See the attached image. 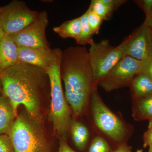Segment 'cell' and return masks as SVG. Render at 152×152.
<instances>
[{
    "label": "cell",
    "instance_id": "obj_26",
    "mask_svg": "<svg viewBox=\"0 0 152 152\" xmlns=\"http://www.w3.org/2000/svg\"><path fill=\"white\" fill-rule=\"evenodd\" d=\"M144 148L149 147L152 148V127L148 128V130L144 135Z\"/></svg>",
    "mask_w": 152,
    "mask_h": 152
},
{
    "label": "cell",
    "instance_id": "obj_14",
    "mask_svg": "<svg viewBox=\"0 0 152 152\" xmlns=\"http://www.w3.org/2000/svg\"><path fill=\"white\" fill-rule=\"evenodd\" d=\"M71 136L75 146L80 151H83L89 139L88 129L85 125L77 120H72L70 126Z\"/></svg>",
    "mask_w": 152,
    "mask_h": 152
},
{
    "label": "cell",
    "instance_id": "obj_21",
    "mask_svg": "<svg viewBox=\"0 0 152 152\" xmlns=\"http://www.w3.org/2000/svg\"><path fill=\"white\" fill-rule=\"evenodd\" d=\"M110 149L107 142L101 137H96L91 143L88 152H109Z\"/></svg>",
    "mask_w": 152,
    "mask_h": 152
},
{
    "label": "cell",
    "instance_id": "obj_7",
    "mask_svg": "<svg viewBox=\"0 0 152 152\" xmlns=\"http://www.w3.org/2000/svg\"><path fill=\"white\" fill-rule=\"evenodd\" d=\"M39 12L33 11L23 1H13L0 9V26L6 34L20 31L35 20Z\"/></svg>",
    "mask_w": 152,
    "mask_h": 152
},
{
    "label": "cell",
    "instance_id": "obj_18",
    "mask_svg": "<svg viewBox=\"0 0 152 152\" xmlns=\"http://www.w3.org/2000/svg\"><path fill=\"white\" fill-rule=\"evenodd\" d=\"M135 113L142 119H152V94L138 99L136 105Z\"/></svg>",
    "mask_w": 152,
    "mask_h": 152
},
{
    "label": "cell",
    "instance_id": "obj_28",
    "mask_svg": "<svg viewBox=\"0 0 152 152\" xmlns=\"http://www.w3.org/2000/svg\"><path fill=\"white\" fill-rule=\"evenodd\" d=\"M132 147L129 146L126 144H122L118 147L113 152H131Z\"/></svg>",
    "mask_w": 152,
    "mask_h": 152
},
{
    "label": "cell",
    "instance_id": "obj_1",
    "mask_svg": "<svg viewBox=\"0 0 152 152\" xmlns=\"http://www.w3.org/2000/svg\"><path fill=\"white\" fill-rule=\"evenodd\" d=\"M3 94L10 101L15 112L23 105L34 119L42 123V103L50 84L46 71L42 68L18 63L0 74Z\"/></svg>",
    "mask_w": 152,
    "mask_h": 152
},
{
    "label": "cell",
    "instance_id": "obj_3",
    "mask_svg": "<svg viewBox=\"0 0 152 152\" xmlns=\"http://www.w3.org/2000/svg\"><path fill=\"white\" fill-rule=\"evenodd\" d=\"M62 50L58 49L56 58L47 71L50 84V107L49 118L54 131L58 136L67 140L72 121L71 111L63 91L60 73Z\"/></svg>",
    "mask_w": 152,
    "mask_h": 152
},
{
    "label": "cell",
    "instance_id": "obj_34",
    "mask_svg": "<svg viewBox=\"0 0 152 152\" xmlns=\"http://www.w3.org/2000/svg\"><path fill=\"white\" fill-rule=\"evenodd\" d=\"M137 152H143L142 150H138Z\"/></svg>",
    "mask_w": 152,
    "mask_h": 152
},
{
    "label": "cell",
    "instance_id": "obj_11",
    "mask_svg": "<svg viewBox=\"0 0 152 152\" xmlns=\"http://www.w3.org/2000/svg\"><path fill=\"white\" fill-rule=\"evenodd\" d=\"M58 48L18 47V63L39 67L46 71L53 62Z\"/></svg>",
    "mask_w": 152,
    "mask_h": 152
},
{
    "label": "cell",
    "instance_id": "obj_17",
    "mask_svg": "<svg viewBox=\"0 0 152 152\" xmlns=\"http://www.w3.org/2000/svg\"><path fill=\"white\" fill-rule=\"evenodd\" d=\"M88 11L87 10L84 14L80 17L81 23V30L80 36L76 41L78 45L82 46H85L87 45H91L94 43L93 39L94 34L88 23Z\"/></svg>",
    "mask_w": 152,
    "mask_h": 152
},
{
    "label": "cell",
    "instance_id": "obj_2",
    "mask_svg": "<svg viewBox=\"0 0 152 152\" xmlns=\"http://www.w3.org/2000/svg\"><path fill=\"white\" fill-rule=\"evenodd\" d=\"M60 73L64 85L66 101L74 115L82 114L97 86L85 46H71L62 50Z\"/></svg>",
    "mask_w": 152,
    "mask_h": 152
},
{
    "label": "cell",
    "instance_id": "obj_20",
    "mask_svg": "<svg viewBox=\"0 0 152 152\" xmlns=\"http://www.w3.org/2000/svg\"><path fill=\"white\" fill-rule=\"evenodd\" d=\"M88 10V21L90 29L93 34H98L104 20L89 8Z\"/></svg>",
    "mask_w": 152,
    "mask_h": 152
},
{
    "label": "cell",
    "instance_id": "obj_19",
    "mask_svg": "<svg viewBox=\"0 0 152 152\" xmlns=\"http://www.w3.org/2000/svg\"><path fill=\"white\" fill-rule=\"evenodd\" d=\"M89 8L103 20H108L113 12L102 0H92Z\"/></svg>",
    "mask_w": 152,
    "mask_h": 152
},
{
    "label": "cell",
    "instance_id": "obj_12",
    "mask_svg": "<svg viewBox=\"0 0 152 152\" xmlns=\"http://www.w3.org/2000/svg\"><path fill=\"white\" fill-rule=\"evenodd\" d=\"M18 48L7 34L0 41V74L18 63Z\"/></svg>",
    "mask_w": 152,
    "mask_h": 152
},
{
    "label": "cell",
    "instance_id": "obj_25",
    "mask_svg": "<svg viewBox=\"0 0 152 152\" xmlns=\"http://www.w3.org/2000/svg\"><path fill=\"white\" fill-rule=\"evenodd\" d=\"M67 140L66 139L59 138V149L58 152H77L73 150L68 145Z\"/></svg>",
    "mask_w": 152,
    "mask_h": 152
},
{
    "label": "cell",
    "instance_id": "obj_36",
    "mask_svg": "<svg viewBox=\"0 0 152 152\" xmlns=\"http://www.w3.org/2000/svg\"><path fill=\"white\" fill-rule=\"evenodd\" d=\"M0 9H1V7H0Z\"/></svg>",
    "mask_w": 152,
    "mask_h": 152
},
{
    "label": "cell",
    "instance_id": "obj_16",
    "mask_svg": "<svg viewBox=\"0 0 152 152\" xmlns=\"http://www.w3.org/2000/svg\"><path fill=\"white\" fill-rule=\"evenodd\" d=\"M131 86L133 94L138 99L152 94V82L147 76L142 74H138L135 77Z\"/></svg>",
    "mask_w": 152,
    "mask_h": 152
},
{
    "label": "cell",
    "instance_id": "obj_30",
    "mask_svg": "<svg viewBox=\"0 0 152 152\" xmlns=\"http://www.w3.org/2000/svg\"><path fill=\"white\" fill-rule=\"evenodd\" d=\"M6 34L3 31V29L0 26V41L1 40V39L4 37V36Z\"/></svg>",
    "mask_w": 152,
    "mask_h": 152
},
{
    "label": "cell",
    "instance_id": "obj_6",
    "mask_svg": "<svg viewBox=\"0 0 152 152\" xmlns=\"http://www.w3.org/2000/svg\"><path fill=\"white\" fill-rule=\"evenodd\" d=\"M95 86L91 95V107L94 121L97 127L114 141L124 139L126 129L123 122L106 106Z\"/></svg>",
    "mask_w": 152,
    "mask_h": 152
},
{
    "label": "cell",
    "instance_id": "obj_5",
    "mask_svg": "<svg viewBox=\"0 0 152 152\" xmlns=\"http://www.w3.org/2000/svg\"><path fill=\"white\" fill-rule=\"evenodd\" d=\"M126 39L118 46H112L109 40H102L90 45L89 60L92 70L94 80L98 82L112 69L124 57L126 56Z\"/></svg>",
    "mask_w": 152,
    "mask_h": 152
},
{
    "label": "cell",
    "instance_id": "obj_22",
    "mask_svg": "<svg viewBox=\"0 0 152 152\" xmlns=\"http://www.w3.org/2000/svg\"><path fill=\"white\" fill-rule=\"evenodd\" d=\"M140 68L138 74L147 76L152 82V56L141 61Z\"/></svg>",
    "mask_w": 152,
    "mask_h": 152
},
{
    "label": "cell",
    "instance_id": "obj_24",
    "mask_svg": "<svg viewBox=\"0 0 152 152\" xmlns=\"http://www.w3.org/2000/svg\"><path fill=\"white\" fill-rule=\"evenodd\" d=\"M113 12L125 3L126 1L124 0H102Z\"/></svg>",
    "mask_w": 152,
    "mask_h": 152
},
{
    "label": "cell",
    "instance_id": "obj_4",
    "mask_svg": "<svg viewBox=\"0 0 152 152\" xmlns=\"http://www.w3.org/2000/svg\"><path fill=\"white\" fill-rule=\"evenodd\" d=\"M10 136L15 152H53L42 122L26 111L18 115Z\"/></svg>",
    "mask_w": 152,
    "mask_h": 152
},
{
    "label": "cell",
    "instance_id": "obj_32",
    "mask_svg": "<svg viewBox=\"0 0 152 152\" xmlns=\"http://www.w3.org/2000/svg\"><path fill=\"white\" fill-rule=\"evenodd\" d=\"M3 93L2 85L0 79V96Z\"/></svg>",
    "mask_w": 152,
    "mask_h": 152
},
{
    "label": "cell",
    "instance_id": "obj_8",
    "mask_svg": "<svg viewBox=\"0 0 152 152\" xmlns=\"http://www.w3.org/2000/svg\"><path fill=\"white\" fill-rule=\"evenodd\" d=\"M141 61L126 56L120 60L97 85L110 92L131 86L133 79L139 73Z\"/></svg>",
    "mask_w": 152,
    "mask_h": 152
},
{
    "label": "cell",
    "instance_id": "obj_10",
    "mask_svg": "<svg viewBox=\"0 0 152 152\" xmlns=\"http://www.w3.org/2000/svg\"><path fill=\"white\" fill-rule=\"evenodd\" d=\"M151 35V28L143 23L132 35L126 39V56L140 61L150 56Z\"/></svg>",
    "mask_w": 152,
    "mask_h": 152
},
{
    "label": "cell",
    "instance_id": "obj_35",
    "mask_svg": "<svg viewBox=\"0 0 152 152\" xmlns=\"http://www.w3.org/2000/svg\"><path fill=\"white\" fill-rule=\"evenodd\" d=\"M148 152H152V148H149Z\"/></svg>",
    "mask_w": 152,
    "mask_h": 152
},
{
    "label": "cell",
    "instance_id": "obj_13",
    "mask_svg": "<svg viewBox=\"0 0 152 152\" xmlns=\"http://www.w3.org/2000/svg\"><path fill=\"white\" fill-rule=\"evenodd\" d=\"M18 115L10 101L2 93L0 96V134L10 135Z\"/></svg>",
    "mask_w": 152,
    "mask_h": 152
},
{
    "label": "cell",
    "instance_id": "obj_27",
    "mask_svg": "<svg viewBox=\"0 0 152 152\" xmlns=\"http://www.w3.org/2000/svg\"><path fill=\"white\" fill-rule=\"evenodd\" d=\"M145 14L146 18L148 16L152 9V0H143L139 1Z\"/></svg>",
    "mask_w": 152,
    "mask_h": 152
},
{
    "label": "cell",
    "instance_id": "obj_29",
    "mask_svg": "<svg viewBox=\"0 0 152 152\" xmlns=\"http://www.w3.org/2000/svg\"><path fill=\"white\" fill-rule=\"evenodd\" d=\"M144 23L150 28H152V9L148 16L145 18Z\"/></svg>",
    "mask_w": 152,
    "mask_h": 152
},
{
    "label": "cell",
    "instance_id": "obj_15",
    "mask_svg": "<svg viewBox=\"0 0 152 152\" xmlns=\"http://www.w3.org/2000/svg\"><path fill=\"white\" fill-rule=\"evenodd\" d=\"M53 30L61 38H73L76 40L80 36L81 30L80 17L64 22L59 26L53 28Z\"/></svg>",
    "mask_w": 152,
    "mask_h": 152
},
{
    "label": "cell",
    "instance_id": "obj_31",
    "mask_svg": "<svg viewBox=\"0 0 152 152\" xmlns=\"http://www.w3.org/2000/svg\"><path fill=\"white\" fill-rule=\"evenodd\" d=\"M151 29V45H150V56H152V28Z\"/></svg>",
    "mask_w": 152,
    "mask_h": 152
},
{
    "label": "cell",
    "instance_id": "obj_23",
    "mask_svg": "<svg viewBox=\"0 0 152 152\" xmlns=\"http://www.w3.org/2000/svg\"><path fill=\"white\" fill-rule=\"evenodd\" d=\"M0 152H15L10 136L0 134Z\"/></svg>",
    "mask_w": 152,
    "mask_h": 152
},
{
    "label": "cell",
    "instance_id": "obj_9",
    "mask_svg": "<svg viewBox=\"0 0 152 152\" xmlns=\"http://www.w3.org/2000/svg\"><path fill=\"white\" fill-rule=\"evenodd\" d=\"M48 22L47 12H39L34 21L20 31L8 36L18 47L50 48L45 34Z\"/></svg>",
    "mask_w": 152,
    "mask_h": 152
},
{
    "label": "cell",
    "instance_id": "obj_33",
    "mask_svg": "<svg viewBox=\"0 0 152 152\" xmlns=\"http://www.w3.org/2000/svg\"><path fill=\"white\" fill-rule=\"evenodd\" d=\"M152 127V119L150 120L148 128Z\"/></svg>",
    "mask_w": 152,
    "mask_h": 152
}]
</instances>
